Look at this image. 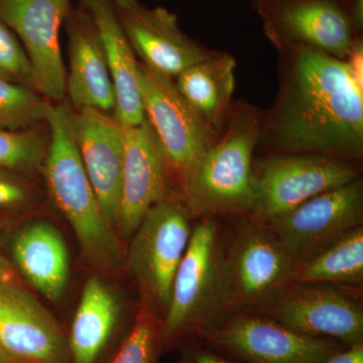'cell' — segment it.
Listing matches in <instances>:
<instances>
[{
	"label": "cell",
	"instance_id": "obj_1",
	"mask_svg": "<svg viewBox=\"0 0 363 363\" xmlns=\"http://www.w3.org/2000/svg\"><path fill=\"white\" fill-rule=\"evenodd\" d=\"M279 89L260 116L257 149L319 154L362 164L363 91L345 61L312 48H279Z\"/></svg>",
	"mask_w": 363,
	"mask_h": 363
},
{
	"label": "cell",
	"instance_id": "obj_2",
	"mask_svg": "<svg viewBox=\"0 0 363 363\" xmlns=\"http://www.w3.org/2000/svg\"><path fill=\"white\" fill-rule=\"evenodd\" d=\"M260 116L253 105L234 102L225 130L181 179V198L192 218L252 215Z\"/></svg>",
	"mask_w": 363,
	"mask_h": 363
},
{
	"label": "cell",
	"instance_id": "obj_3",
	"mask_svg": "<svg viewBox=\"0 0 363 363\" xmlns=\"http://www.w3.org/2000/svg\"><path fill=\"white\" fill-rule=\"evenodd\" d=\"M72 117L73 108L65 101L50 107V140L40 172L50 197L73 228L86 257L97 266L116 269L123 262L121 247L81 162Z\"/></svg>",
	"mask_w": 363,
	"mask_h": 363
},
{
	"label": "cell",
	"instance_id": "obj_4",
	"mask_svg": "<svg viewBox=\"0 0 363 363\" xmlns=\"http://www.w3.org/2000/svg\"><path fill=\"white\" fill-rule=\"evenodd\" d=\"M228 314L220 227L216 218H201L193 226L177 269L162 339L186 333L202 336Z\"/></svg>",
	"mask_w": 363,
	"mask_h": 363
},
{
	"label": "cell",
	"instance_id": "obj_5",
	"mask_svg": "<svg viewBox=\"0 0 363 363\" xmlns=\"http://www.w3.org/2000/svg\"><path fill=\"white\" fill-rule=\"evenodd\" d=\"M233 230L222 234L229 314L252 310L293 283L298 262L264 222L234 217Z\"/></svg>",
	"mask_w": 363,
	"mask_h": 363
},
{
	"label": "cell",
	"instance_id": "obj_6",
	"mask_svg": "<svg viewBox=\"0 0 363 363\" xmlns=\"http://www.w3.org/2000/svg\"><path fill=\"white\" fill-rule=\"evenodd\" d=\"M360 177V164L319 154H264L253 162L250 216L267 222Z\"/></svg>",
	"mask_w": 363,
	"mask_h": 363
},
{
	"label": "cell",
	"instance_id": "obj_7",
	"mask_svg": "<svg viewBox=\"0 0 363 363\" xmlns=\"http://www.w3.org/2000/svg\"><path fill=\"white\" fill-rule=\"evenodd\" d=\"M253 311L301 335L351 346L363 342L362 290L333 284H289Z\"/></svg>",
	"mask_w": 363,
	"mask_h": 363
},
{
	"label": "cell",
	"instance_id": "obj_8",
	"mask_svg": "<svg viewBox=\"0 0 363 363\" xmlns=\"http://www.w3.org/2000/svg\"><path fill=\"white\" fill-rule=\"evenodd\" d=\"M191 219L181 196L169 195L150 208L133 234L128 250L131 271L150 302L164 314L192 235Z\"/></svg>",
	"mask_w": 363,
	"mask_h": 363
},
{
	"label": "cell",
	"instance_id": "obj_9",
	"mask_svg": "<svg viewBox=\"0 0 363 363\" xmlns=\"http://www.w3.org/2000/svg\"><path fill=\"white\" fill-rule=\"evenodd\" d=\"M201 337L243 363H321L343 350L337 341L301 335L253 310L230 313Z\"/></svg>",
	"mask_w": 363,
	"mask_h": 363
},
{
	"label": "cell",
	"instance_id": "obj_10",
	"mask_svg": "<svg viewBox=\"0 0 363 363\" xmlns=\"http://www.w3.org/2000/svg\"><path fill=\"white\" fill-rule=\"evenodd\" d=\"M138 85L145 118L161 143L173 175L180 181L219 135L183 97L175 79L138 61Z\"/></svg>",
	"mask_w": 363,
	"mask_h": 363
},
{
	"label": "cell",
	"instance_id": "obj_11",
	"mask_svg": "<svg viewBox=\"0 0 363 363\" xmlns=\"http://www.w3.org/2000/svg\"><path fill=\"white\" fill-rule=\"evenodd\" d=\"M72 7V0H0V21L23 45L35 89L52 104L66 98L60 33Z\"/></svg>",
	"mask_w": 363,
	"mask_h": 363
},
{
	"label": "cell",
	"instance_id": "obj_12",
	"mask_svg": "<svg viewBox=\"0 0 363 363\" xmlns=\"http://www.w3.org/2000/svg\"><path fill=\"white\" fill-rule=\"evenodd\" d=\"M252 6L276 49L304 45L344 61L357 38L347 0H274Z\"/></svg>",
	"mask_w": 363,
	"mask_h": 363
},
{
	"label": "cell",
	"instance_id": "obj_13",
	"mask_svg": "<svg viewBox=\"0 0 363 363\" xmlns=\"http://www.w3.org/2000/svg\"><path fill=\"white\" fill-rule=\"evenodd\" d=\"M362 221L363 180L358 177L315 196L266 224L301 262L362 225Z\"/></svg>",
	"mask_w": 363,
	"mask_h": 363
},
{
	"label": "cell",
	"instance_id": "obj_14",
	"mask_svg": "<svg viewBox=\"0 0 363 363\" xmlns=\"http://www.w3.org/2000/svg\"><path fill=\"white\" fill-rule=\"evenodd\" d=\"M113 4L136 58L152 70L175 79L213 52L189 37L177 14L164 7H150L140 0H113Z\"/></svg>",
	"mask_w": 363,
	"mask_h": 363
},
{
	"label": "cell",
	"instance_id": "obj_15",
	"mask_svg": "<svg viewBox=\"0 0 363 363\" xmlns=\"http://www.w3.org/2000/svg\"><path fill=\"white\" fill-rule=\"evenodd\" d=\"M123 164L116 225L124 238L136 230L150 208L169 194L173 175L161 143L147 118L123 128Z\"/></svg>",
	"mask_w": 363,
	"mask_h": 363
},
{
	"label": "cell",
	"instance_id": "obj_16",
	"mask_svg": "<svg viewBox=\"0 0 363 363\" xmlns=\"http://www.w3.org/2000/svg\"><path fill=\"white\" fill-rule=\"evenodd\" d=\"M0 350L20 363H67L70 354L54 318L14 281L0 283Z\"/></svg>",
	"mask_w": 363,
	"mask_h": 363
},
{
	"label": "cell",
	"instance_id": "obj_17",
	"mask_svg": "<svg viewBox=\"0 0 363 363\" xmlns=\"http://www.w3.org/2000/svg\"><path fill=\"white\" fill-rule=\"evenodd\" d=\"M74 138L102 211L116 223L123 164V128L111 113L93 108L73 109Z\"/></svg>",
	"mask_w": 363,
	"mask_h": 363
},
{
	"label": "cell",
	"instance_id": "obj_18",
	"mask_svg": "<svg viewBox=\"0 0 363 363\" xmlns=\"http://www.w3.org/2000/svg\"><path fill=\"white\" fill-rule=\"evenodd\" d=\"M68 37L66 97L72 108L98 109L113 114L116 90L101 40L84 9L72 7L64 23Z\"/></svg>",
	"mask_w": 363,
	"mask_h": 363
},
{
	"label": "cell",
	"instance_id": "obj_19",
	"mask_svg": "<svg viewBox=\"0 0 363 363\" xmlns=\"http://www.w3.org/2000/svg\"><path fill=\"white\" fill-rule=\"evenodd\" d=\"M96 28L116 90L113 116L123 128L145 121L138 85V60L114 9L113 0H77Z\"/></svg>",
	"mask_w": 363,
	"mask_h": 363
},
{
	"label": "cell",
	"instance_id": "obj_20",
	"mask_svg": "<svg viewBox=\"0 0 363 363\" xmlns=\"http://www.w3.org/2000/svg\"><path fill=\"white\" fill-rule=\"evenodd\" d=\"M236 66L233 55L213 51L175 78L183 97L219 136L233 111Z\"/></svg>",
	"mask_w": 363,
	"mask_h": 363
},
{
	"label": "cell",
	"instance_id": "obj_21",
	"mask_svg": "<svg viewBox=\"0 0 363 363\" xmlns=\"http://www.w3.org/2000/svg\"><path fill=\"white\" fill-rule=\"evenodd\" d=\"M13 255L23 276L42 295L50 301L62 298L70 271L69 253L52 224L35 222L23 229L14 240Z\"/></svg>",
	"mask_w": 363,
	"mask_h": 363
},
{
	"label": "cell",
	"instance_id": "obj_22",
	"mask_svg": "<svg viewBox=\"0 0 363 363\" xmlns=\"http://www.w3.org/2000/svg\"><path fill=\"white\" fill-rule=\"evenodd\" d=\"M121 308L108 286L90 278L72 323L69 353L74 363H94L111 337Z\"/></svg>",
	"mask_w": 363,
	"mask_h": 363
},
{
	"label": "cell",
	"instance_id": "obj_23",
	"mask_svg": "<svg viewBox=\"0 0 363 363\" xmlns=\"http://www.w3.org/2000/svg\"><path fill=\"white\" fill-rule=\"evenodd\" d=\"M294 281L333 284L362 290L363 225L344 234L310 259L298 262Z\"/></svg>",
	"mask_w": 363,
	"mask_h": 363
},
{
	"label": "cell",
	"instance_id": "obj_24",
	"mask_svg": "<svg viewBox=\"0 0 363 363\" xmlns=\"http://www.w3.org/2000/svg\"><path fill=\"white\" fill-rule=\"evenodd\" d=\"M52 104L33 88L0 79V130H23L47 123Z\"/></svg>",
	"mask_w": 363,
	"mask_h": 363
},
{
	"label": "cell",
	"instance_id": "obj_25",
	"mask_svg": "<svg viewBox=\"0 0 363 363\" xmlns=\"http://www.w3.org/2000/svg\"><path fill=\"white\" fill-rule=\"evenodd\" d=\"M49 140L47 123L23 130H0V169L23 175L40 171Z\"/></svg>",
	"mask_w": 363,
	"mask_h": 363
},
{
	"label": "cell",
	"instance_id": "obj_26",
	"mask_svg": "<svg viewBox=\"0 0 363 363\" xmlns=\"http://www.w3.org/2000/svg\"><path fill=\"white\" fill-rule=\"evenodd\" d=\"M161 330L154 318L143 313L112 363H156Z\"/></svg>",
	"mask_w": 363,
	"mask_h": 363
},
{
	"label": "cell",
	"instance_id": "obj_27",
	"mask_svg": "<svg viewBox=\"0 0 363 363\" xmlns=\"http://www.w3.org/2000/svg\"><path fill=\"white\" fill-rule=\"evenodd\" d=\"M0 79L35 89L33 68L25 50L16 35L1 21H0Z\"/></svg>",
	"mask_w": 363,
	"mask_h": 363
},
{
	"label": "cell",
	"instance_id": "obj_28",
	"mask_svg": "<svg viewBox=\"0 0 363 363\" xmlns=\"http://www.w3.org/2000/svg\"><path fill=\"white\" fill-rule=\"evenodd\" d=\"M23 174L0 169V212L16 209L28 204L33 191Z\"/></svg>",
	"mask_w": 363,
	"mask_h": 363
},
{
	"label": "cell",
	"instance_id": "obj_29",
	"mask_svg": "<svg viewBox=\"0 0 363 363\" xmlns=\"http://www.w3.org/2000/svg\"><path fill=\"white\" fill-rule=\"evenodd\" d=\"M355 84L363 91V40L362 37L355 38L347 57L344 60Z\"/></svg>",
	"mask_w": 363,
	"mask_h": 363
},
{
	"label": "cell",
	"instance_id": "obj_30",
	"mask_svg": "<svg viewBox=\"0 0 363 363\" xmlns=\"http://www.w3.org/2000/svg\"><path fill=\"white\" fill-rule=\"evenodd\" d=\"M321 363H363V342L347 346Z\"/></svg>",
	"mask_w": 363,
	"mask_h": 363
},
{
	"label": "cell",
	"instance_id": "obj_31",
	"mask_svg": "<svg viewBox=\"0 0 363 363\" xmlns=\"http://www.w3.org/2000/svg\"><path fill=\"white\" fill-rule=\"evenodd\" d=\"M184 363H233L207 348L196 347L188 353Z\"/></svg>",
	"mask_w": 363,
	"mask_h": 363
},
{
	"label": "cell",
	"instance_id": "obj_32",
	"mask_svg": "<svg viewBox=\"0 0 363 363\" xmlns=\"http://www.w3.org/2000/svg\"><path fill=\"white\" fill-rule=\"evenodd\" d=\"M348 16L357 37H362L363 0H347Z\"/></svg>",
	"mask_w": 363,
	"mask_h": 363
},
{
	"label": "cell",
	"instance_id": "obj_33",
	"mask_svg": "<svg viewBox=\"0 0 363 363\" xmlns=\"http://www.w3.org/2000/svg\"><path fill=\"white\" fill-rule=\"evenodd\" d=\"M14 274L11 264L4 257H0V283L13 281Z\"/></svg>",
	"mask_w": 363,
	"mask_h": 363
},
{
	"label": "cell",
	"instance_id": "obj_34",
	"mask_svg": "<svg viewBox=\"0 0 363 363\" xmlns=\"http://www.w3.org/2000/svg\"><path fill=\"white\" fill-rule=\"evenodd\" d=\"M0 363H20L14 360L13 358L9 357L4 351L0 350Z\"/></svg>",
	"mask_w": 363,
	"mask_h": 363
},
{
	"label": "cell",
	"instance_id": "obj_35",
	"mask_svg": "<svg viewBox=\"0 0 363 363\" xmlns=\"http://www.w3.org/2000/svg\"><path fill=\"white\" fill-rule=\"evenodd\" d=\"M274 1V0H252V4H260V2Z\"/></svg>",
	"mask_w": 363,
	"mask_h": 363
},
{
	"label": "cell",
	"instance_id": "obj_36",
	"mask_svg": "<svg viewBox=\"0 0 363 363\" xmlns=\"http://www.w3.org/2000/svg\"><path fill=\"white\" fill-rule=\"evenodd\" d=\"M1 226H2V220H1V217H0V228H1Z\"/></svg>",
	"mask_w": 363,
	"mask_h": 363
}]
</instances>
